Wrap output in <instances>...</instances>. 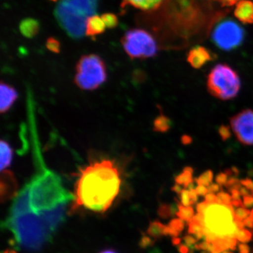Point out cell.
Instances as JSON below:
<instances>
[{
	"label": "cell",
	"mask_w": 253,
	"mask_h": 253,
	"mask_svg": "<svg viewBox=\"0 0 253 253\" xmlns=\"http://www.w3.org/2000/svg\"><path fill=\"white\" fill-rule=\"evenodd\" d=\"M16 243L30 251H39L57 230L49 221L31 214H9L4 223Z\"/></svg>",
	"instance_id": "3957f363"
},
{
	"label": "cell",
	"mask_w": 253,
	"mask_h": 253,
	"mask_svg": "<svg viewBox=\"0 0 253 253\" xmlns=\"http://www.w3.org/2000/svg\"><path fill=\"white\" fill-rule=\"evenodd\" d=\"M217 249V252L221 253L222 251L229 250L235 251L238 244V240L236 238H224V239H218L215 242L213 243Z\"/></svg>",
	"instance_id": "e0dca14e"
},
{
	"label": "cell",
	"mask_w": 253,
	"mask_h": 253,
	"mask_svg": "<svg viewBox=\"0 0 253 253\" xmlns=\"http://www.w3.org/2000/svg\"><path fill=\"white\" fill-rule=\"evenodd\" d=\"M37 151L39 168L17 194L9 214H33L58 229L66 218L68 206L74 196L63 185L61 177L43 164L41 153Z\"/></svg>",
	"instance_id": "6da1fadb"
},
{
	"label": "cell",
	"mask_w": 253,
	"mask_h": 253,
	"mask_svg": "<svg viewBox=\"0 0 253 253\" xmlns=\"http://www.w3.org/2000/svg\"><path fill=\"white\" fill-rule=\"evenodd\" d=\"M221 253H234L232 251H229V250H226V251H222Z\"/></svg>",
	"instance_id": "6f0895ef"
},
{
	"label": "cell",
	"mask_w": 253,
	"mask_h": 253,
	"mask_svg": "<svg viewBox=\"0 0 253 253\" xmlns=\"http://www.w3.org/2000/svg\"><path fill=\"white\" fill-rule=\"evenodd\" d=\"M217 1H219V2L223 4L232 5L236 4V3L239 2L241 0H217Z\"/></svg>",
	"instance_id": "f5cc1de1"
},
{
	"label": "cell",
	"mask_w": 253,
	"mask_h": 253,
	"mask_svg": "<svg viewBox=\"0 0 253 253\" xmlns=\"http://www.w3.org/2000/svg\"><path fill=\"white\" fill-rule=\"evenodd\" d=\"M205 235L212 234L218 239L236 238L237 231L244 228V221H238L234 216L231 205L214 204L208 205L204 213Z\"/></svg>",
	"instance_id": "277c9868"
},
{
	"label": "cell",
	"mask_w": 253,
	"mask_h": 253,
	"mask_svg": "<svg viewBox=\"0 0 253 253\" xmlns=\"http://www.w3.org/2000/svg\"><path fill=\"white\" fill-rule=\"evenodd\" d=\"M212 38L218 47L229 51L235 49L242 43L244 31L236 21L226 19L218 23L214 27Z\"/></svg>",
	"instance_id": "ba28073f"
},
{
	"label": "cell",
	"mask_w": 253,
	"mask_h": 253,
	"mask_svg": "<svg viewBox=\"0 0 253 253\" xmlns=\"http://www.w3.org/2000/svg\"><path fill=\"white\" fill-rule=\"evenodd\" d=\"M218 253V252H214V253Z\"/></svg>",
	"instance_id": "91938a15"
},
{
	"label": "cell",
	"mask_w": 253,
	"mask_h": 253,
	"mask_svg": "<svg viewBox=\"0 0 253 253\" xmlns=\"http://www.w3.org/2000/svg\"><path fill=\"white\" fill-rule=\"evenodd\" d=\"M193 139L191 136L187 135V134H184L181 137V144L184 145V146H187L192 143Z\"/></svg>",
	"instance_id": "f6af8a7d"
},
{
	"label": "cell",
	"mask_w": 253,
	"mask_h": 253,
	"mask_svg": "<svg viewBox=\"0 0 253 253\" xmlns=\"http://www.w3.org/2000/svg\"><path fill=\"white\" fill-rule=\"evenodd\" d=\"M252 195H253V192H252Z\"/></svg>",
	"instance_id": "be15d7a7"
},
{
	"label": "cell",
	"mask_w": 253,
	"mask_h": 253,
	"mask_svg": "<svg viewBox=\"0 0 253 253\" xmlns=\"http://www.w3.org/2000/svg\"><path fill=\"white\" fill-rule=\"evenodd\" d=\"M230 192L231 198L234 200L241 199V193H240L239 190L238 189H231L229 190Z\"/></svg>",
	"instance_id": "7dc6e473"
},
{
	"label": "cell",
	"mask_w": 253,
	"mask_h": 253,
	"mask_svg": "<svg viewBox=\"0 0 253 253\" xmlns=\"http://www.w3.org/2000/svg\"><path fill=\"white\" fill-rule=\"evenodd\" d=\"M251 216L253 217V209L251 211Z\"/></svg>",
	"instance_id": "680465c9"
},
{
	"label": "cell",
	"mask_w": 253,
	"mask_h": 253,
	"mask_svg": "<svg viewBox=\"0 0 253 253\" xmlns=\"http://www.w3.org/2000/svg\"><path fill=\"white\" fill-rule=\"evenodd\" d=\"M176 204L178 206V212L176 213V216L187 222L192 220L193 217H194V208L191 206H184L179 201H177Z\"/></svg>",
	"instance_id": "603a6c76"
},
{
	"label": "cell",
	"mask_w": 253,
	"mask_h": 253,
	"mask_svg": "<svg viewBox=\"0 0 253 253\" xmlns=\"http://www.w3.org/2000/svg\"><path fill=\"white\" fill-rule=\"evenodd\" d=\"M191 251L193 250L190 249L186 244H180L178 246V251L179 253H190Z\"/></svg>",
	"instance_id": "c3c4849f"
},
{
	"label": "cell",
	"mask_w": 253,
	"mask_h": 253,
	"mask_svg": "<svg viewBox=\"0 0 253 253\" xmlns=\"http://www.w3.org/2000/svg\"><path fill=\"white\" fill-rule=\"evenodd\" d=\"M212 59V56L207 49L203 46H196L189 51L188 62L193 68L199 69L208 61Z\"/></svg>",
	"instance_id": "7c38bea8"
},
{
	"label": "cell",
	"mask_w": 253,
	"mask_h": 253,
	"mask_svg": "<svg viewBox=\"0 0 253 253\" xmlns=\"http://www.w3.org/2000/svg\"><path fill=\"white\" fill-rule=\"evenodd\" d=\"M106 27L114 28L118 24V18L112 14H105L101 16Z\"/></svg>",
	"instance_id": "83f0119b"
},
{
	"label": "cell",
	"mask_w": 253,
	"mask_h": 253,
	"mask_svg": "<svg viewBox=\"0 0 253 253\" xmlns=\"http://www.w3.org/2000/svg\"><path fill=\"white\" fill-rule=\"evenodd\" d=\"M118 253L116 251H113V250L108 249L105 250V251H101V253Z\"/></svg>",
	"instance_id": "11a10c76"
},
{
	"label": "cell",
	"mask_w": 253,
	"mask_h": 253,
	"mask_svg": "<svg viewBox=\"0 0 253 253\" xmlns=\"http://www.w3.org/2000/svg\"><path fill=\"white\" fill-rule=\"evenodd\" d=\"M154 241H152V239L149 237V236H144L142 240H141V246L143 248L148 247L149 246H152L154 244Z\"/></svg>",
	"instance_id": "7bdbcfd3"
},
{
	"label": "cell",
	"mask_w": 253,
	"mask_h": 253,
	"mask_svg": "<svg viewBox=\"0 0 253 253\" xmlns=\"http://www.w3.org/2000/svg\"><path fill=\"white\" fill-rule=\"evenodd\" d=\"M177 212V204L175 206V205L163 204L159 206L158 210V215L163 219H168L176 215Z\"/></svg>",
	"instance_id": "7402d4cb"
},
{
	"label": "cell",
	"mask_w": 253,
	"mask_h": 253,
	"mask_svg": "<svg viewBox=\"0 0 253 253\" xmlns=\"http://www.w3.org/2000/svg\"><path fill=\"white\" fill-rule=\"evenodd\" d=\"M193 174H194V169L187 166L183 169L182 172L174 178V180L176 184L187 188L189 184L193 182Z\"/></svg>",
	"instance_id": "d6986e66"
},
{
	"label": "cell",
	"mask_w": 253,
	"mask_h": 253,
	"mask_svg": "<svg viewBox=\"0 0 253 253\" xmlns=\"http://www.w3.org/2000/svg\"><path fill=\"white\" fill-rule=\"evenodd\" d=\"M208 204L206 201H204V202L200 203V204H198L196 206V211H197L198 213H201V214H204L206 210L207 209Z\"/></svg>",
	"instance_id": "b9f144b4"
},
{
	"label": "cell",
	"mask_w": 253,
	"mask_h": 253,
	"mask_svg": "<svg viewBox=\"0 0 253 253\" xmlns=\"http://www.w3.org/2000/svg\"><path fill=\"white\" fill-rule=\"evenodd\" d=\"M208 191L209 193H218L221 191V186L219 184H211V185L208 186Z\"/></svg>",
	"instance_id": "60d3db41"
},
{
	"label": "cell",
	"mask_w": 253,
	"mask_h": 253,
	"mask_svg": "<svg viewBox=\"0 0 253 253\" xmlns=\"http://www.w3.org/2000/svg\"><path fill=\"white\" fill-rule=\"evenodd\" d=\"M183 189H184L181 187V185L179 184H176V183L175 184H174V186H172V188H171V190H172L173 192L176 193V194L177 195L180 194Z\"/></svg>",
	"instance_id": "f907efd6"
},
{
	"label": "cell",
	"mask_w": 253,
	"mask_h": 253,
	"mask_svg": "<svg viewBox=\"0 0 253 253\" xmlns=\"http://www.w3.org/2000/svg\"><path fill=\"white\" fill-rule=\"evenodd\" d=\"M172 244L174 246H179L181 244V239L179 237H172Z\"/></svg>",
	"instance_id": "db71d44e"
},
{
	"label": "cell",
	"mask_w": 253,
	"mask_h": 253,
	"mask_svg": "<svg viewBox=\"0 0 253 253\" xmlns=\"http://www.w3.org/2000/svg\"><path fill=\"white\" fill-rule=\"evenodd\" d=\"M228 177H229V176H228L227 174H226L225 172H219V174L216 176V183L221 186H225L228 179H228Z\"/></svg>",
	"instance_id": "e575fe53"
},
{
	"label": "cell",
	"mask_w": 253,
	"mask_h": 253,
	"mask_svg": "<svg viewBox=\"0 0 253 253\" xmlns=\"http://www.w3.org/2000/svg\"><path fill=\"white\" fill-rule=\"evenodd\" d=\"M166 0H123L122 7L128 5L143 11H152L163 4Z\"/></svg>",
	"instance_id": "5bb4252c"
},
{
	"label": "cell",
	"mask_w": 253,
	"mask_h": 253,
	"mask_svg": "<svg viewBox=\"0 0 253 253\" xmlns=\"http://www.w3.org/2000/svg\"><path fill=\"white\" fill-rule=\"evenodd\" d=\"M122 44L132 59H147L157 54L158 45L154 37L144 30L128 31L123 36Z\"/></svg>",
	"instance_id": "52a82bcc"
},
{
	"label": "cell",
	"mask_w": 253,
	"mask_h": 253,
	"mask_svg": "<svg viewBox=\"0 0 253 253\" xmlns=\"http://www.w3.org/2000/svg\"><path fill=\"white\" fill-rule=\"evenodd\" d=\"M231 206L234 208H239L243 207L244 206V203L242 202L241 199L238 200H234L232 199V201H231Z\"/></svg>",
	"instance_id": "816d5d0a"
},
{
	"label": "cell",
	"mask_w": 253,
	"mask_h": 253,
	"mask_svg": "<svg viewBox=\"0 0 253 253\" xmlns=\"http://www.w3.org/2000/svg\"><path fill=\"white\" fill-rule=\"evenodd\" d=\"M251 211L249 209H246L244 206L234 209V216H235L236 220L238 221H244L246 218L251 215Z\"/></svg>",
	"instance_id": "4316f807"
},
{
	"label": "cell",
	"mask_w": 253,
	"mask_h": 253,
	"mask_svg": "<svg viewBox=\"0 0 253 253\" xmlns=\"http://www.w3.org/2000/svg\"><path fill=\"white\" fill-rule=\"evenodd\" d=\"M172 121L167 116L161 114L155 119L154 122V130L158 132L166 133L170 129Z\"/></svg>",
	"instance_id": "ac0fdd59"
},
{
	"label": "cell",
	"mask_w": 253,
	"mask_h": 253,
	"mask_svg": "<svg viewBox=\"0 0 253 253\" xmlns=\"http://www.w3.org/2000/svg\"><path fill=\"white\" fill-rule=\"evenodd\" d=\"M253 189H252V191H251V192H253Z\"/></svg>",
	"instance_id": "94428289"
},
{
	"label": "cell",
	"mask_w": 253,
	"mask_h": 253,
	"mask_svg": "<svg viewBox=\"0 0 253 253\" xmlns=\"http://www.w3.org/2000/svg\"><path fill=\"white\" fill-rule=\"evenodd\" d=\"M241 184L242 186H246V188L252 191L253 181L250 178H246V179H241Z\"/></svg>",
	"instance_id": "ee69618b"
},
{
	"label": "cell",
	"mask_w": 253,
	"mask_h": 253,
	"mask_svg": "<svg viewBox=\"0 0 253 253\" xmlns=\"http://www.w3.org/2000/svg\"><path fill=\"white\" fill-rule=\"evenodd\" d=\"M218 204H224V205H231V201H232V198L231 196L228 194V193L224 192V191L221 190V191L217 193V194Z\"/></svg>",
	"instance_id": "f546056e"
},
{
	"label": "cell",
	"mask_w": 253,
	"mask_h": 253,
	"mask_svg": "<svg viewBox=\"0 0 253 253\" xmlns=\"http://www.w3.org/2000/svg\"><path fill=\"white\" fill-rule=\"evenodd\" d=\"M166 225L163 224L161 221H154L150 223V225L147 229L148 235L151 237L154 238L155 239H161L162 236H164L163 231H164Z\"/></svg>",
	"instance_id": "44dd1931"
},
{
	"label": "cell",
	"mask_w": 253,
	"mask_h": 253,
	"mask_svg": "<svg viewBox=\"0 0 253 253\" xmlns=\"http://www.w3.org/2000/svg\"><path fill=\"white\" fill-rule=\"evenodd\" d=\"M0 150H1V162H0L1 171H4L5 169L11 166L12 162L13 150L9 143L4 140L1 141Z\"/></svg>",
	"instance_id": "2e32d148"
},
{
	"label": "cell",
	"mask_w": 253,
	"mask_h": 253,
	"mask_svg": "<svg viewBox=\"0 0 253 253\" xmlns=\"http://www.w3.org/2000/svg\"><path fill=\"white\" fill-rule=\"evenodd\" d=\"M179 196L181 205H183L184 206H191V199H190L189 190L183 189Z\"/></svg>",
	"instance_id": "1f68e13d"
},
{
	"label": "cell",
	"mask_w": 253,
	"mask_h": 253,
	"mask_svg": "<svg viewBox=\"0 0 253 253\" xmlns=\"http://www.w3.org/2000/svg\"><path fill=\"white\" fill-rule=\"evenodd\" d=\"M213 177H214V174L212 171L211 169H208L196 179V182L198 185L208 186L212 184Z\"/></svg>",
	"instance_id": "d4e9b609"
},
{
	"label": "cell",
	"mask_w": 253,
	"mask_h": 253,
	"mask_svg": "<svg viewBox=\"0 0 253 253\" xmlns=\"http://www.w3.org/2000/svg\"><path fill=\"white\" fill-rule=\"evenodd\" d=\"M51 1H57V0H51Z\"/></svg>",
	"instance_id": "6125c7cd"
},
{
	"label": "cell",
	"mask_w": 253,
	"mask_h": 253,
	"mask_svg": "<svg viewBox=\"0 0 253 253\" xmlns=\"http://www.w3.org/2000/svg\"><path fill=\"white\" fill-rule=\"evenodd\" d=\"M188 233L191 235H195L198 240L206 239V235L204 232V226L194 220H191L189 222Z\"/></svg>",
	"instance_id": "cb8c5ba5"
},
{
	"label": "cell",
	"mask_w": 253,
	"mask_h": 253,
	"mask_svg": "<svg viewBox=\"0 0 253 253\" xmlns=\"http://www.w3.org/2000/svg\"><path fill=\"white\" fill-rule=\"evenodd\" d=\"M121 184V172L114 161L102 159L89 163L78 174L71 211L82 208L106 212L117 199Z\"/></svg>",
	"instance_id": "7a4b0ae2"
},
{
	"label": "cell",
	"mask_w": 253,
	"mask_h": 253,
	"mask_svg": "<svg viewBox=\"0 0 253 253\" xmlns=\"http://www.w3.org/2000/svg\"><path fill=\"white\" fill-rule=\"evenodd\" d=\"M182 240L184 241V244H186L190 249L193 250V251L195 250V246L198 244V241H199V240L196 239V237H194L191 234L184 236Z\"/></svg>",
	"instance_id": "d6a6232c"
},
{
	"label": "cell",
	"mask_w": 253,
	"mask_h": 253,
	"mask_svg": "<svg viewBox=\"0 0 253 253\" xmlns=\"http://www.w3.org/2000/svg\"><path fill=\"white\" fill-rule=\"evenodd\" d=\"M39 25L33 19H26L21 23L20 29L25 36L31 38L38 33Z\"/></svg>",
	"instance_id": "ffe728a7"
},
{
	"label": "cell",
	"mask_w": 253,
	"mask_h": 253,
	"mask_svg": "<svg viewBox=\"0 0 253 253\" xmlns=\"http://www.w3.org/2000/svg\"><path fill=\"white\" fill-rule=\"evenodd\" d=\"M219 136H220L221 140L225 141L228 140L231 136V131L230 126L221 125L218 129Z\"/></svg>",
	"instance_id": "4dcf8cb0"
},
{
	"label": "cell",
	"mask_w": 253,
	"mask_h": 253,
	"mask_svg": "<svg viewBox=\"0 0 253 253\" xmlns=\"http://www.w3.org/2000/svg\"><path fill=\"white\" fill-rule=\"evenodd\" d=\"M244 207L250 208L253 207V196L249 195V196H244L243 200Z\"/></svg>",
	"instance_id": "74e56055"
},
{
	"label": "cell",
	"mask_w": 253,
	"mask_h": 253,
	"mask_svg": "<svg viewBox=\"0 0 253 253\" xmlns=\"http://www.w3.org/2000/svg\"><path fill=\"white\" fill-rule=\"evenodd\" d=\"M234 15L241 23H253V1L251 0H241L236 3Z\"/></svg>",
	"instance_id": "4fadbf2b"
},
{
	"label": "cell",
	"mask_w": 253,
	"mask_h": 253,
	"mask_svg": "<svg viewBox=\"0 0 253 253\" xmlns=\"http://www.w3.org/2000/svg\"><path fill=\"white\" fill-rule=\"evenodd\" d=\"M239 191L240 193H241V196H242L243 197L252 194V192H251V190L248 189V188H246V186H241V188L239 189Z\"/></svg>",
	"instance_id": "681fc988"
},
{
	"label": "cell",
	"mask_w": 253,
	"mask_h": 253,
	"mask_svg": "<svg viewBox=\"0 0 253 253\" xmlns=\"http://www.w3.org/2000/svg\"><path fill=\"white\" fill-rule=\"evenodd\" d=\"M229 121L238 140L245 146H253V110H243Z\"/></svg>",
	"instance_id": "9c48e42d"
},
{
	"label": "cell",
	"mask_w": 253,
	"mask_h": 253,
	"mask_svg": "<svg viewBox=\"0 0 253 253\" xmlns=\"http://www.w3.org/2000/svg\"><path fill=\"white\" fill-rule=\"evenodd\" d=\"M241 85L239 75L228 65H216L208 75V91L218 99H234L239 94Z\"/></svg>",
	"instance_id": "5b68a950"
},
{
	"label": "cell",
	"mask_w": 253,
	"mask_h": 253,
	"mask_svg": "<svg viewBox=\"0 0 253 253\" xmlns=\"http://www.w3.org/2000/svg\"><path fill=\"white\" fill-rule=\"evenodd\" d=\"M3 253H16L14 251H10V250H7V251H4Z\"/></svg>",
	"instance_id": "9f6ffc18"
},
{
	"label": "cell",
	"mask_w": 253,
	"mask_h": 253,
	"mask_svg": "<svg viewBox=\"0 0 253 253\" xmlns=\"http://www.w3.org/2000/svg\"><path fill=\"white\" fill-rule=\"evenodd\" d=\"M46 47L50 50V51H54L55 53H58L60 50V44L59 42L54 38H50L46 42Z\"/></svg>",
	"instance_id": "836d02e7"
},
{
	"label": "cell",
	"mask_w": 253,
	"mask_h": 253,
	"mask_svg": "<svg viewBox=\"0 0 253 253\" xmlns=\"http://www.w3.org/2000/svg\"><path fill=\"white\" fill-rule=\"evenodd\" d=\"M106 27L101 16L91 15L86 21L85 33L89 36H96L103 33Z\"/></svg>",
	"instance_id": "9a60e30c"
},
{
	"label": "cell",
	"mask_w": 253,
	"mask_h": 253,
	"mask_svg": "<svg viewBox=\"0 0 253 253\" xmlns=\"http://www.w3.org/2000/svg\"><path fill=\"white\" fill-rule=\"evenodd\" d=\"M106 65L97 55L82 56L76 66L74 82L82 90L92 91L98 89L106 81Z\"/></svg>",
	"instance_id": "8992f818"
},
{
	"label": "cell",
	"mask_w": 253,
	"mask_h": 253,
	"mask_svg": "<svg viewBox=\"0 0 253 253\" xmlns=\"http://www.w3.org/2000/svg\"><path fill=\"white\" fill-rule=\"evenodd\" d=\"M253 233L249 229L241 228L237 231L236 234V239L240 242L247 244L250 241H252Z\"/></svg>",
	"instance_id": "484cf974"
},
{
	"label": "cell",
	"mask_w": 253,
	"mask_h": 253,
	"mask_svg": "<svg viewBox=\"0 0 253 253\" xmlns=\"http://www.w3.org/2000/svg\"><path fill=\"white\" fill-rule=\"evenodd\" d=\"M17 180L11 171H1L0 178V197L1 202L9 201L16 196L17 194Z\"/></svg>",
	"instance_id": "30bf717a"
},
{
	"label": "cell",
	"mask_w": 253,
	"mask_h": 253,
	"mask_svg": "<svg viewBox=\"0 0 253 253\" xmlns=\"http://www.w3.org/2000/svg\"><path fill=\"white\" fill-rule=\"evenodd\" d=\"M168 226L172 228L174 230L179 231V233L182 232L185 227V222L180 218H174L169 221Z\"/></svg>",
	"instance_id": "f1b7e54d"
},
{
	"label": "cell",
	"mask_w": 253,
	"mask_h": 253,
	"mask_svg": "<svg viewBox=\"0 0 253 253\" xmlns=\"http://www.w3.org/2000/svg\"><path fill=\"white\" fill-rule=\"evenodd\" d=\"M238 251L239 253H251V248L246 244H240L238 245Z\"/></svg>",
	"instance_id": "f35d334b"
},
{
	"label": "cell",
	"mask_w": 253,
	"mask_h": 253,
	"mask_svg": "<svg viewBox=\"0 0 253 253\" xmlns=\"http://www.w3.org/2000/svg\"><path fill=\"white\" fill-rule=\"evenodd\" d=\"M18 97V91L14 86L6 83H1V104L0 112L1 114L8 112Z\"/></svg>",
	"instance_id": "8fae6325"
},
{
	"label": "cell",
	"mask_w": 253,
	"mask_h": 253,
	"mask_svg": "<svg viewBox=\"0 0 253 253\" xmlns=\"http://www.w3.org/2000/svg\"><path fill=\"white\" fill-rule=\"evenodd\" d=\"M205 201H206L208 204H217V203H218L217 195L213 194V193H208V194L205 196Z\"/></svg>",
	"instance_id": "d590c367"
},
{
	"label": "cell",
	"mask_w": 253,
	"mask_h": 253,
	"mask_svg": "<svg viewBox=\"0 0 253 253\" xmlns=\"http://www.w3.org/2000/svg\"><path fill=\"white\" fill-rule=\"evenodd\" d=\"M244 223V226L249 228L251 230H252V232L253 233V217L250 215L249 217L245 219Z\"/></svg>",
	"instance_id": "bcb514c9"
},
{
	"label": "cell",
	"mask_w": 253,
	"mask_h": 253,
	"mask_svg": "<svg viewBox=\"0 0 253 253\" xmlns=\"http://www.w3.org/2000/svg\"><path fill=\"white\" fill-rule=\"evenodd\" d=\"M196 192L199 194V196H206V195L209 193L208 191V188H206V186L203 185H198L196 187Z\"/></svg>",
	"instance_id": "ab89813d"
},
{
	"label": "cell",
	"mask_w": 253,
	"mask_h": 253,
	"mask_svg": "<svg viewBox=\"0 0 253 253\" xmlns=\"http://www.w3.org/2000/svg\"><path fill=\"white\" fill-rule=\"evenodd\" d=\"M189 191L190 199L191 201V205L196 204L199 200V194L196 192V189H188Z\"/></svg>",
	"instance_id": "8d00e7d4"
}]
</instances>
